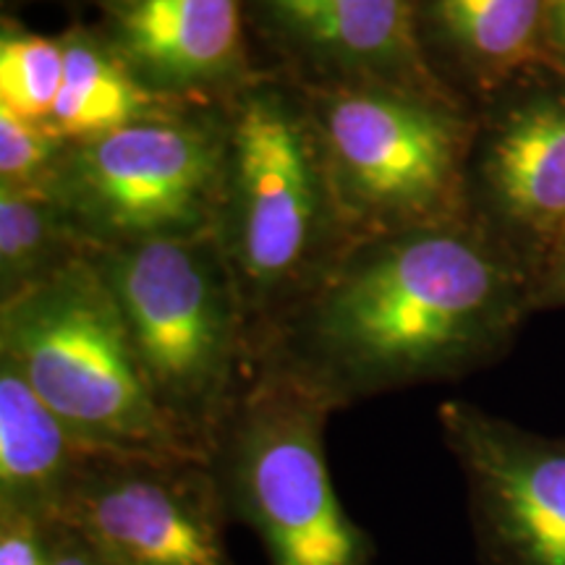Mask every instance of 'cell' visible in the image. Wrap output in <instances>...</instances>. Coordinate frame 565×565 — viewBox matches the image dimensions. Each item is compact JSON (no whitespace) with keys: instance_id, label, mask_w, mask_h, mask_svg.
I'll use <instances>...</instances> for the list:
<instances>
[{"instance_id":"obj_21","label":"cell","mask_w":565,"mask_h":565,"mask_svg":"<svg viewBox=\"0 0 565 565\" xmlns=\"http://www.w3.org/2000/svg\"><path fill=\"white\" fill-rule=\"evenodd\" d=\"M565 309V244L534 282V315Z\"/></svg>"},{"instance_id":"obj_8","label":"cell","mask_w":565,"mask_h":565,"mask_svg":"<svg viewBox=\"0 0 565 565\" xmlns=\"http://www.w3.org/2000/svg\"><path fill=\"white\" fill-rule=\"evenodd\" d=\"M463 215L536 282L565 244V74L534 68L475 108Z\"/></svg>"},{"instance_id":"obj_11","label":"cell","mask_w":565,"mask_h":565,"mask_svg":"<svg viewBox=\"0 0 565 565\" xmlns=\"http://www.w3.org/2000/svg\"><path fill=\"white\" fill-rule=\"evenodd\" d=\"M414 6L416 0H244L254 66L307 92L401 87L450 95L424 66Z\"/></svg>"},{"instance_id":"obj_10","label":"cell","mask_w":565,"mask_h":565,"mask_svg":"<svg viewBox=\"0 0 565 565\" xmlns=\"http://www.w3.org/2000/svg\"><path fill=\"white\" fill-rule=\"evenodd\" d=\"M463 479L477 565H565V435H545L471 401L437 406Z\"/></svg>"},{"instance_id":"obj_3","label":"cell","mask_w":565,"mask_h":565,"mask_svg":"<svg viewBox=\"0 0 565 565\" xmlns=\"http://www.w3.org/2000/svg\"><path fill=\"white\" fill-rule=\"evenodd\" d=\"M124 317L154 404L210 461L254 372L249 328L212 233L92 254Z\"/></svg>"},{"instance_id":"obj_18","label":"cell","mask_w":565,"mask_h":565,"mask_svg":"<svg viewBox=\"0 0 565 565\" xmlns=\"http://www.w3.org/2000/svg\"><path fill=\"white\" fill-rule=\"evenodd\" d=\"M66 147L51 124L0 108V189H45Z\"/></svg>"},{"instance_id":"obj_14","label":"cell","mask_w":565,"mask_h":565,"mask_svg":"<svg viewBox=\"0 0 565 565\" xmlns=\"http://www.w3.org/2000/svg\"><path fill=\"white\" fill-rule=\"evenodd\" d=\"M87 450L0 359V508L58 521Z\"/></svg>"},{"instance_id":"obj_15","label":"cell","mask_w":565,"mask_h":565,"mask_svg":"<svg viewBox=\"0 0 565 565\" xmlns=\"http://www.w3.org/2000/svg\"><path fill=\"white\" fill-rule=\"evenodd\" d=\"M63 87L51 124L71 145L100 139L126 126L179 108L152 95L100 30L74 21L61 34Z\"/></svg>"},{"instance_id":"obj_16","label":"cell","mask_w":565,"mask_h":565,"mask_svg":"<svg viewBox=\"0 0 565 565\" xmlns=\"http://www.w3.org/2000/svg\"><path fill=\"white\" fill-rule=\"evenodd\" d=\"M92 254L45 189H0V301Z\"/></svg>"},{"instance_id":"obj_4","label":"cell","mask_w":565,"mask_h":565,"mask_svg":"<svg viewBox=\"0 0 565 565\" xmlns=\"http://www.w3.org/2000/svg\"><path fill=\"white\" fill-rule=\"evenodd\" d=\"M0 359L84 448L204 458L154 404L124 317L92 257L0 301Z\"/></svg>"},{"instance_id":"obj_9","label":"cell","mask_w":565,"mask_h":565,"mask_svg":"<svg viewBox=\"0 0 565 565\" xmlns=\"http://www.w3.org/2000/svg\"><path fill=\"white\" fill-rule=\"evenodd\" d=\"M58 521L116 565H231V521L204 458L87 450Z\"/></svg>"},{"instance_id":"obj_19","label":"cell","mask_w":565,"mask_h":565,"mask_svg":"<svg viewBox=\"0 0 565 565\" xmlns=\"http://www.w3.org/2000/svg\"><path fill=\"white\" fill-rule=\"evenodd\" d=\"M53 521L0 508V565H51Z\"/></svg>"},{"instance_id":"obj_17","label":"cell","mask_w":565,"mask_h":565,"mask_svg":"<svg viewBox=\"0 0 565 565\" xmlns=\"http://www.w3.org/2000/svg\"><path fill=\"white\" fill-rule=\"evenodd\" d=\"M63 87V47L17 17L0 19V108L26 121H51Z\"/></svg>"},{"instance_id":"obj_2","label":"cell","mask_w":565,"mask_h":565,"mask_svg":"<svg viewBox=\"0 0 565 565\" xmlns=\"http://www.w3.org/2000/svg\"><path fill=\"white\" fill-rule=\"evenodd\" d=\"M215 236L242 301L254 362L273 328L349 249L312 100L259 71L223 103Z\"/></svg>"},{"instance_id":"obj_5","label":"cell","mask_w":565,"mask_h":565,"mask_svg":"<svg viewBox=\"0 0 565 565\" xmlns=\"http://www.w3.org/2000/svg\"><path fill=\"white\" fill-rule=\"evenodd\" d=\"M335 412L286 372L254 366L210 450L228 521L267 565H374L377 545L338 498L324 429Z\"/></svg>"},{"instance_id":"obj_13","label":"cell","mask_w":565,"mask_h":565,"mask_svg":"<svg viewBox=\"0 0 565 565\" xmlns=\"http://www.w3.org/2000/svg\"><path fill=\"white\" fill-rule=\"evenodd\" d=\"M424 66L471 110L547 61V0H416Z\"/></svg>"},{"instance_id":"obj_20","label":"cell","mask_w":565,"mask_h":565,"mask_svg":"<svg viewBox=\"0 0 565 565\" xmlns=\"http://www.w3.org/2000/svg\"><path fill=\"white\" fill-rule=\"evenodd\" d=\"M51 565H116L63 521L51 526Z\"/></svg>"},{"instance_id":"obj_6","label":"cell","mask_w":565,"mask_h":565,"mask_svg":"<svg viewBox=\"0 0 565 565\" xmlns=\"http://www.w3.org/2000/svg\"><path fill=\"white\" fill-rule=\"evenodd\" d=\"M307 95L351 242L466 221L469 105L445 92L401 87Z\"/></svg>"},{"instance_id":"obj_7","label":"cell","mask_w":565,"mask_h":565,"mask_svg":"<svg viewBox=\"0 0 565 565\" xmlns=\"http://www.w3.org/2000/svg\"><path fill=\"white\" fill-rule=\"evenodd\" d=\"M223 105H179L63 152L45 192L92 252L215 228Z\"/></svg>"},{"instance_id":"obj_12","label":"cell","mask_w":565,"mask_h":565,"mask_svg":"<svg viewBox=\"0 0 565 565\" xmlns=\"http://www.w3.org/2000/svg\"><path fill=\"white\" fill-rule=\"evenodd\" d=\"M92 24L152 95L223 105L254 76L244 0H89Z\"/></svg>"},{"instance_id":"obj_22","label":"cell","mask_w":565,"mask_h":565,"mask_svg":"<svg viewBox=\"0 0 565 565\" xmlns=\"http://www.w3.org/2000/svg\"><path fill=\"white\" fill-rule=\"evenodd\" d=\"M547 61L565 74V0H547Z\"/></svg>"},{"instance_id":"obj_1","label":"cell","mask_w":565,"mask_h":565,"mask_svg":"<svg viewBox=\"0 0 565 565\" xmlns=\"http://www.w3.org/2000/svg\"><path fill=\"white\" fill-rule=\"evenodd\" d=\"M534 282L466 221L356 238L267 335L273 366L333 412L500 364Z\"/></svg>"},{"instance_id":"obj_23","label":"cell","mask_w":565,"mask_h":565,"mask_svg":"<svg viewBox=\"0 0 565 565\" xmlns=\"http://www.w3.org/2000/svg\"><path fill=\"white\" fill-rule=\"evenodd\" d=\"M6 3H32V0H6ZM89 3V0H87Z\"/></svg>"}]
</instances>
